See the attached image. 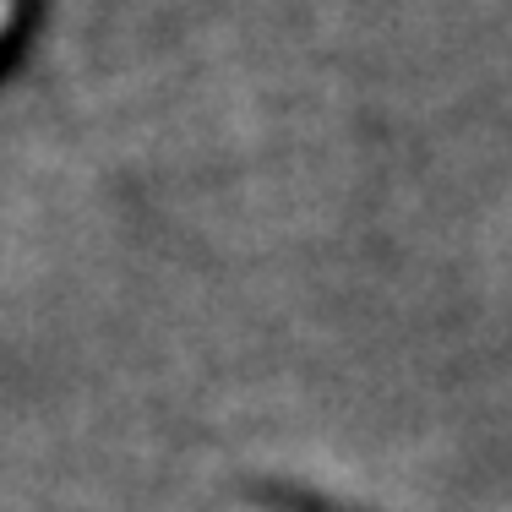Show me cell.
<instances>
[{"instance_id":"1","label":"cell","mask_w":512,"mask_h":512,"mask_svg":"<svg viewBox=\"0 0 512 512\" xmlns=\"http://www.w3.org/2000/svg\"><path fill=\"white\" fill-rule=\"evenodd\" d=\"M6 22H11V0H0V33H6Z\"/></svg>"}]
</instances>
